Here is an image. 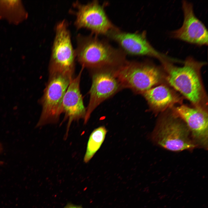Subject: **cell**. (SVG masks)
<instances>
[{"label": "cell", "instance_id": "6da1fadb", "mask_svg": "<svg viewBox=\"0 0 208 208\" xmlns=\"http://www.w3.org/2000/svg\"><path fill=\"white\" fill-rule=\"evenodd\" d=\"M92 34H78L75 49L76 58L82 67L93 69L118 67L125 63L127 55L119 48Z\"/></svg>", "mask_w": 208, "mask_h": 208}, {"label": "cell", "instance_id": "7a4b0ae2", "mask_svg": "<svg viewBox=\"0 0 208 208\" xmlns=\"http://www.w3.org/2000/svg\"><path fill=\"white\" fill-rule=\"evenodd\" d=\"M161 63L166 72V79L169 84L195 106L205 108L206 96L200 71L205 63L189 57L182 66H175L169 61Z\"/></svg>", "mask_w": 208, "mask_h": 208}, {"label": "cell", "instance_id": "3957f363", "mask_svg": "<svg viewBox=\"0 0 208 208\" xmlns=\"http://www.w3.org/2000/svg\"><path fill=\"white\" fill-rule=\"evenodd\" d=\"M152 139L158 146L173 151L191 150L197 147L185 123L172 112L159 118Z\"/></svg>", "mask_w": 208, "mask_h": 208}, {"label": "cell", "instance_id": "277c9868", "mask_svg": "<svg viewBox=\"0 0 208 208\" xmlns=\"http://www.w3.org/2000/svg\"><path fill=\"white\" fill-rule=\"evenodd\" d=\"M49 66V74H62L73 78L76 58L68 23L65 19L57 23Z\"/></svg>", "mask_w": 208, "mask_h": 208}, {"label": "cell", "instance_id": "5b68a950", "mask_svg": "<svg viewBox=\"0 0 208 208\" xmlns=\"http://www.w3.org/2000/svg\"><path fill=\"white\" fill-rule=\"evenodd\" d=\"M121 86L142 94L161 81L159 69L148 63L127 61L115 69Z\"/></svg>", "mask_w": 208, "mask_h": 208}, {"label": "cell", "instance_id": "8992f818", "mask_svg": "<svg viewBox=\"0 0 208 208\" xmlns=\"http://www.w3.org/2000/svg\"><path fill=\"white\" fill-rule=\"evenodd\" d=\"M72 79L60 73L49 75L43 94L38 102L42 110L36 127L58 121L62 113L63 97Z\"/></svg>", "mask_w": 208, "mask_h": 208}, {"label": "cell", "instance_id": "52a82bcc", "mask_svg": "<svg viewBox=\"0 0 208 208\" xmlns=\"http://www.w3.org/2000/svg\"><path fill=\"white\" fill-rule=\"evenodd\" d=\"M105 5L97 0L86 4L78 1L74 2L73 5L76 10H71L70 12L75 16L74 24L76 28H85L90 30L94 35L105 36L116 27L107 15Z\"/></svg>", "mask_w": 208, "mask_h": 208}, {"label": "cell", "instance_id": "ba28073f", "mask_svg": "<svg viewBox=\"0 0 208 208\" xmlns=\"http://www.w3.org/2000/svg\"><path fill=\"white\" fill-rule=\"evenodd\" d=\"M105 36L116 42L126 55L152 57L158 59L161 62L173 60L153 47L148 41L145 31L127 32L116 27Z\"/></svg>", "mask_w": 208, "mask_h": 208}, {"label": "cell", "instance_id": "9c48e42d", "mask_svg": "<svg viewBox=\"0 0 208 208\" xmlns=\"http://www.w3.org/2000/svg\"><path fill=\"white\" fill-rule=\"evenodd\" d=\"M114 68L98 69L92 76L90 99L84 119L86 124L94 110L102 102L115 94L121 86Z\"/></svg>", "mask_w": 208, "mask_h": 208}, {"label": "cell", "instance_id": "30bf717a", "mask_svg": "<svg viewBox=\"0 0 208 208\" xmlns=\"http://www.w3.org/2000/svg\"><path fill=\"white\" fill-rule=\"evenodd\" d=\"M172 112L185 123L197 146L208 148V114L205 108L182 105L173 107Z\"/></svg>", "mask_w": 208, "mask_h": 208}, {"label": "cell", "instance_id": "8fae6325", "mask_svg": "<svg viewBox=\"0 0 208 208\" xmlns=\"http://www.w3.org/2000/svg\"><path fill=\"white\" fill-rule=\"evenodd\" d=\"M183 14L182 25L172 31L171 37L199 46L208 44V31L203 23L196 16L193 5L187 1L182 2Z\"/></svg>", "mask_w": 208, "mask_h": 208}, {"label": "cell", "instance_id": "7c38bea8", "mask_svg": "<svg viewBox=\"0 0 208 208\" xmlns=\"http://www.w3.org/2000/svg\"><path fill=\"white\" fill-rule=\"evenodd\" d=\"M83 69L82 67L77 75L71 79L63 99L62 113L65 114L64 119L68 120V127L73 121L84 119L86 117V109L80 89L81 75Z\"/></svg>", "mask_w": 208, "mask_h": 208}, {"label": "cell", "instance_id": "4fadbf2b", "mask_svg": "<svg viewBox=\"0 0 208 208\" xmlns=\"http://www.w3.org/2000/svg\"><path fill=\"white\" fill-rule=\"evenodd\" d=\"M142 94L151 109L157 112L164 111L182 102L178 95L163 84L153 87Z\"/></svg>", "mask_w": 208, "mask_h": 208}, {"label": "cell", "instance_id": "5bb4252c", "mask_svg": "<svg viewBox=\"0 0 208 208\" xmlns=\"http://www.w3.org/2000/svg\"><path fill=\"white\" fill-rule=\"evenodd\" d=\"M27 16L28 13L21 1L0 0V19L17 24Z\"/></svg>", "mask_w": 208, "mask_h": 208}, {"label": "cell", "instance_id": "9a60e30c", "mask_svg": "<svg viewBox=\"0 0 208 208\" xmlns=\"http://www.w3.org/2000/svg\"><path fill=\"white\" fill-rule=\"evenodd\" d=\"M107 131L105 127H100L94 129L90 135L88 141L84 161L88 162L99 150L103 143Z\"/></svg>", "mask_w": 208, "mask_h": 208}, {"label": "cell", "instance_id": "2e32d148", "mask_svg": "<svg viewBox=\"0 0 208 208\" xmlns=\"http://www.w3.org/2000/svg\"><path fill=\"white\" fill-rule=\"evenodd\" d=\"M63 208H83L81 206L77 205L71 203H68Z\"/></svg>", "mask_w": 208, "mask_h": 208}, {"label": "cell", "instance_id": "e0dca14e", "mask_svg": "<svg viewBox=\"0 0 208 208\" xmlns=\"http://www.w3.org/2000/svg\"><path fill=\"white\" fill-rule=\"evenodd\" d=\"M3 150V147L2 144L1 143L0 141V154H1ZM4 162L3 161L0 160V165H2L3 164Z\"/></svg>", "mask_w": 208, "mask_h": 208}]
</instances>
